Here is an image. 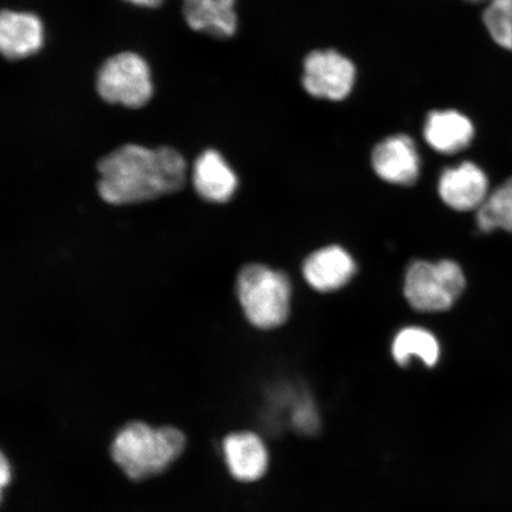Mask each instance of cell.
<instances>
[{"mask_svg": "<svg viewBox=\"0 0 512 512\" xmlns=\"http://www.w3.org/2000/svg\"><path fill=\"white\" fill-rule=\"evenodd\" d=\"M98 192L113 206H127L182 190L187 181V163L169 146L158 149L136 144L118 147L98 163Z\"/></svg>", "mask_w": 512, "mask_h": 512, "instance_id": "cell-1", "label": "cell"}, {"mask_svg": "<svg viewBox=\"0 0 512 512\" xmlns=\"http://www.w3.org/2000/svg\"><path fill=\"white\" fill-rule=\"evenodd\" d=\"M184 447V434L175 427L131 422L115 435L111 451L114 462L125 475L139 480L168 469Z\"/></svg>", "mask_w": 512, "mask_h": 512, "instance_id": "cell-2", "label": "cell"}, {"mask_svg": "<svg viewBox=\"0 0 512 512\" xmlns=\"http://www.w3.org/2000/svg\"><path fill=\"white\" fill-rule=\"evenodd\" d=\"M236 293L243 313L255 328L277 329L290 316L292 285L284 272L249 264L238 275Z\"/></svg>", "mask_w": 512, "mask_h": 512, "instance_id": "cell-3", "label": "cell"}, {"mask_svg": "<svg viewBox=\"0 0 512 512\" xmlns=\"http://www.w3.org/2000/svg\"><path fill=\"white\" fill-rule=\"evenodd\" d=\"M466 287L463 268L453 260H416L407 268L403 294L415 311L450 310Z\"/></svg>", "mask_w": 512, "mask_h": 512, "instance_id": "cell-4", "label": "cell"}, {"mask_svg": "<svg viewBox=\"0 0 512 512\" xmlns=\"http://www.w3.org/2000/svg\"><path fill=\"white\" fill-rule=\"evenodd\" d=\"M96 89L108 104L132 110L142 108L153 94L149 64L134 53L114 55L102 64L96 78Z\"/></svg>", "mask_w": 512, "mask_h": 512, "instance_id": "cell-5", "label": "cell"}, {"mask_svg": "<svg viewBox=\"0 0 512 512\" xmlns=\"http://www.w3.org/2000/svg\"><path fill=\"white\" fill-rule=\"evenodd\" d=\"M356 68L335 50H316L304 61L303 86L313 98L342 101L355 86Z\"/></svg>", "mask_w": 512, "mask_h": 512, "instance_id": "cell-6", "label": "cell"}, {"mask_svg": "<svg viewBox=\"0 0 512 512\" xmlns=\"http://www.w3.org/2000/svg\"><path fill=\"white\" fill-rule=\"evenodd\" d=\"M438 192L448 208L463 213L477 211L490 195L489 177L479 165L465 160L443 171Z\"/></svg>", "mask_w": 512, "mask_h": 512, "instance_id": "cell-7", "label": "cell"}, {"mask_svg": "<svg viewBox=\"0 0 512 512\" xmlns=\"http://www.w3.org/2000/svg\"><path fill=\"white\" fill-rule=\"evenodd\" d=\"M371 165L382 181L411 187L418 181L421 160L414 140L406 134H395L375 146Z\"/></svg>", "mask_w": 512, "mask_h": 512, "instance_id": "cell-8", "label": "cell"}, {"mask_svg": "<svg viewBox=\"0 0 512 512\" xmlns=\"http://www.w3.org/2000/svg\"><path fill=\"white\" fill-rule=\"evenodd\" d=\"M351 254L341 246H326L313 252L304 261L303 275L307 284L320 293L341 290L356 274Z\"/></svg>", "mask_w": 512, "mask_h": 512, "instance_id": "cell-9", "label": "cell"}, {"mask_svg": "<svg viewBox=\"0 0 512 512\" xmlns=\"http://www.w3.org/2000/svg\"><path fill=\"white\" fill-rule=\"evenodd\" d=\"M223 457L230 475L242 483H253L264 477L268 467V452L259 435L235 432L222 444Z\"/></svg>", "mask_w": 512, "mask_h": 512, "instance_id": "cell-10", "label": "cell"}, {"mask_svg": "<svg viewBox=\"0 0 512 512\" xmlns=\"http://www.w3.org/2000/svg\"><path fill=\"white\" fill-rule=\"evenodd\" d=\"M41 19L29 12L4 10L0 17V49L5 59L22 60L43 46Z\"/></svg>", "mask_w": 512, "mask_h": 512, "instance_id": "cell-11", "label": "cell"}, {"mask_svg": "<svg viewBox=\"0 0 512 512\" xmlns=\"http://www.w3.org/2000/svg\"><path fill=\"white\" fill-rule=\"evenodd\" d=\"M476 136V128L465 114L454 110L433 111L424 127L426 143L444 155H456L469 147Z\"/></svg>", "mask_w": 512, "mask_h": 512, "instance_id": "cell-12", "label": "cell"}, {"mask_svg": "<svg viewBox=\"0 0 512 512\" xmlns=\"http://www.w3.org/2000/svg\"><path fill=\"white\" fill-rule=\"evenodd\" d=\"M192 183L203 200L224 203L234 196L239 181L220 152L206 150L196 159Z\"/></svg>", "mask_w": 512, "mask_h": 512, "instance_id": "cell-13", "label": "cell"}, {"mask_svg": "<svg viewBox=\"0 0 512 512\" xmlns=\"http://www.w3.org/2000/svg\"><path fill=\"white\" fill-rule=\"evenodd\" d=\"M236 0H183L185 21L192 30L215 38H228L238 28Z\"/></svg>", "mask_w": 512, "mask_h": 512, "instance_id": "cell-14", "label": "cell"}, {"mask_svg": "<svg viewBox=\"0 0 512 512\" xmlns=\"http://www.w3.org/2000/svg\"><path fill=\"white\" fill-rule=\"evenodd\" d=\"M441 354L438 338L420 326H407L396 334L392 343V356L401 367H407L418 358L426 367L437 366Z\"/></svg>", "mask_w": 512, "mask_h": 512, "instance_id": "cell-15", "label": "cell"}, {"mask_svg": "<svg viewBox=\"0 0 512 512\" xmlns=\"http://www.w3.org/2000/svg\"><path fill=\"white\" fill-rule=\"evenodd\" d=\"M477 228L484 234L503 230L512 234V176L490 192L476 211Z\"/></svg>", "mask_w": 512, "mask_h": 512, "instance_id": "cell-16", "label": "cell"}, {"mask_svg": "<svg viewBox=\"0 0 512 512\" xmlns=\"http://www.w3.org/2000/svg\"><path fill=\"white\" fill-rule=\"evenodd\" d=\"M483 23L491 40L512 53V0H490L486 3Z\"/></svg>", "mask_w": 512, "mask_h": 512, "instance_id": "cell-17", "label": "cell"}, {"mask_svg": "<svg viewBox=\"0 0 512 512\" xmlns=\"http://www.w3.org/2000/svg\"><path fill=\"white\" fill-rule=\"evenodd\" d=\"M290 421L294 430L300 434H315L320 426L319 414L315 402L309 395L297 393L290 408Z\"/></svg>", "mask_w": 512, "mask_h": 512, "instance_id": "cell-18", "label": "cell"}, {"mask_svg": "<svg viewBox=\"0 0 512 512\" xmlns=\"http://www.w3.org/2000/svg\"><path fill=\"white\" fill-rule=\"evenodd\" d=\"M11 480V466L6 459L5 454H2V462H0V483H2V488L4 489L6 485L9 484Z\"/></svg>", "mask_w": 512, "mask_h": 512, "instance_id": "cell-19", "label": "cell"}, {"mask_svg": "<svg viewBox=\"0 0 512 512\" xmlns=\"http://www.w3.org/2000/svg\"><path fill=\"white\" fill-rule=\"evenodd\" d=\"M126 2H130L138 6H144V8H158L164 0H126Z\"/></svg>", "mask_w": 512, "mask_h": 512, "instance_id": "cell-20", "label": "cell"}, {"mask_svg": "<svg viewBox=\"0 0 512 512\" xmlns=\"http://www.w3.org/2000/svg\"><path fill=\"white\" fill-rule=\"evenodd\" d=\"M464 2L471 4H486L490 2V0H464Z\"/></svg>", "mask_w": 512, "mask_h": 512, "instance_id": "cell-21", "label": "cell"}]
</instances>
